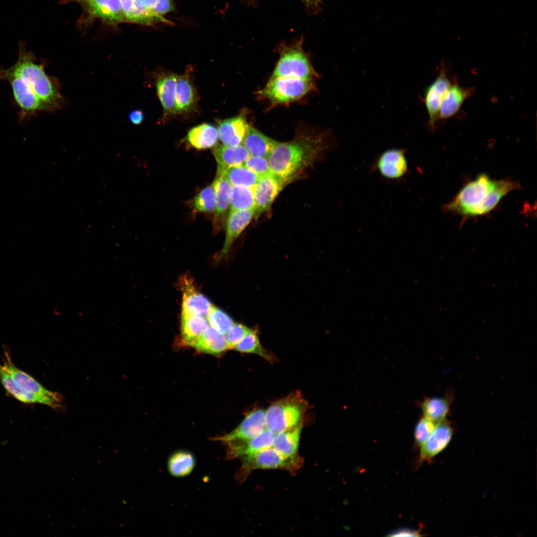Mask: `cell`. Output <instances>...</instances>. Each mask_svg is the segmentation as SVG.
Here are the masks:
<instances>
[{"label": "cell", "mask_w": 537, "mask_h": 537, "mask_svg": "<svg viewBox=\"0 0 537 537\" xmlns=\"http://www.w3.org/2000/svg\"><path fill=\"white\" fill-rule=\"evenodd\" d=\"M186 139L192 147L198 150L211 148L216 145L218 139L217 129L211 124L198 125L189 131Z\"/></svg>", "instance_id": "24"}, {"label": "cell", "mask_w": 537, "mask_h": 537, "mask_svg": "<svg viewBox=\"0 0 537 537\" xmlns=\"http://www.w3.org/2000/svg\"><path fill=\"white\" fill-rule=\"evenodd\" d=\"M321 140L303 135L288 142H278L268 157L271 173L285 180L312 163L321 152Z\"/></svg>", "instance_id": "2"}, {"label": "cell", "mask_w": 537, "mask_h": 537, "mask_svg": "<svg viewBox=\"0 0 537 537\" xmlns=\"http://www.w3.org/2000/svg\"><path fill=\"white\" fill-rule=\"evenodd\" d=\"M255 214V208L230 210L226 221L225 239L219 258L227 254L233 242L250 223Z\"/></svg>", "instance_id": "16"}, {"label": "cell", "mask_w": 537, "mask_h": 537, "mask_svg": "<svg viewBox=\"0 0 537 537\" xmlns=\"http://www.w3.org/2000/svg\"><path fill=\"white\" fill-rule=\"evenodd\" d=\"M0 382L11 396L26 404H41L50 406L43 398L31 394L19 388L8 374L2 364L0 363Z\"/></svg>", "instance_id": "29"}, {"label": "cell", "mask_w": 537, "mask_h": 537, "mask_svg": "<svg viewBox=\"0 0 537 537\" xmlns=\"http://www.w3.org/2000/svg\"><path fill=\"white\" fill-rule=\"evenodd\" d=\"M179 286L182 292V311L205 317L212 304L196 289L192 279L182 276Z\"/></svg>", "instance_id": "14"}, {"label": "cell", "mask_w": 537, "mask_h": 537, "mask_svg": "<svg viewBox=\"0 0 537 537\" xmlns=\"http://www.w3.org/2000/svg\"><path fill=\"white\" fill-rule=\"evenodd\" d=\"M6 70L20 77L51 109L57 106L60 95L54 83L46 74L43 65L36 63L32 53L24 47H20L16 63Z\"/></svg>", "instance_id": "3"}, {"label": "cell", "mask_w": 537, "mask_h": 537, "mask_svg": "<svg viewBox=\"0 0 537 537\" xmlns=\"http://www.w3.org/2000/svg\"><path fill=\"white\" fill-rule=\"evenodd\" d=\"M194 204L196 210L199 212H210L215 209V193L213 184L197 194Z\"/></svg>", "instance_id": "37"}, {"label": "cell", "mask_w": 537, "mask_h": 537, "mask_svg": "<svg viewBox=\"0 0 537 537\" xmlns=\"http://www.w3.org/2000/svg\"><path fill=\"white\" fill-rule=\"evenodd\" d=\"M450 84L446 71L442 68L437 77L424 91V101L429 115V124L432 130L435 129L437 121L440 119L442 101Z\"/></svg>", "instance_id": "12"}, {"label": "cell", "mask_w": 537, "mask_h": 537, "mask_svg": "<svg viewBox=\"0 0 537 537\" xmlns=\"http://www.w3.org/2000/svg\"><path fill=\"white\" fill-rule=\"evenodd\" d=\"M251 329L240 323H234L224 335L227 350L234 349L236 346Z\"/></svg>", "instance_id": "39"}, {"label": "cell", "mask_w": 537, "mask_h": 537, "mask_svg": "<svg viewBox=\"0 0 537 537\" xmlns=\"http://www.w3.org/2000/svg\"><path fill=\"white\" fill-rule=\"evenodd\" d=\"M157 0H145L146 5L148 9L152 10Z\"/></svg>", "instance_id": "46"}, {"label": "cell", "mask_w": 537, "mask_h": 537, "mask_svg": "<svg viewBox=\"0 0 537 537\" xmlns=\"http://www.w3.org/2000/svg\"><path fill=\"white\" fill-rule=\"evenodd\" d=\"M190 347L197 351L215 356L227 350L225 335L209 326Z\"/></svg>", "instance_id": "22"}, {"label": "cell", "mask_w": 537, "mask_h": 537, "mask_svg": "<svg viewBox=\"0 0 537 537\" xmlns=\"http://www.w3.org/2000/svg\"><path fill=\"white\" fill-rule=\"evenodd\" d=\"M7 81L11 86L13 95L20 109L21 116L24 117L37 111L50 110L19 77L0 68V81Z\"/></svg>", "instance_id": "9"}, {"label": "cell", "mask_w": 537, "mask_h": 537, "mask_svg": "<svg viewBox=\"0 0 537 537\" xmlns=\"http://www.w3.org/2000/svg\"><path fill=\"white\" fill-rule=\"evenodd\" d=\"M312 73L309 61L298 43L282 51L270 79L290 77L310 80Z\"/></svg>", "instance_id": "8"}, {"label": "cell", "mask_w": 537, "mask_h": 537, "mask_svg": "<svg viewBox=\"0 0 537 537\" xmlns=\"http://www.w3.org/2000/svg\"><path fill=\"white\" fill-rule=\"evenodd\" d=\"M307 403L298 392L273 402L266 411V428L276 434L302 423Z\"/></svg>", "instance_id": "4"}, {"label": "cell", "mask_w": 537, "mask_h": 537, "mask_svg": "<svg viewBox=\"0 0 537 537\" xmlns=\"http://www.w3.org/2000/svg\"><path fill=\"white\" fill-rule=\"evenodd\" d=\"M210 327L225 335L235 323L224 311L212 305L206 317Z\"/></svg>", "instance_id": "36"}, {"label": "cell", "mask_w": 537, "mask_h": 537, "mask_svg": "<svg viewBox=\"0 0 537 537\" xmlns=\"http://www.w3.org/2000/svg\"><path fill=\"white\" fill-rule=\"evenodd\" d=\"M266 428V411L254 410L248 414L243 421L230 433L213 438L226 447L244 443L259 435Z\"/></svg>", "instance_id": "10"}, {"label": "cell", "mask_w": 537, "mask_h": 537, "mask_svg": "<svg viewBox=\"0 0 537 537\" xmlns=\"http://www.w3.org/2000/svg\"><path fill=\"white\" fill-rule=\"evenodd\" d=\"M302 1L308 7L316 9L319 7L321 0H302Z\"/></svg>", "instance_id": "45"}, {"label": "cell", "mask_w": 537, "mask_h": 537, "mask_svg": "<svg viewBox=\"0 0 537 537\" xmlns=\"http://www.w3.org/2000/svg\"><path fill=\"white\" fill-rule=\"evenodd\" d=\"M376 167L380 174L387 179H400L408 169L405 152L396 148L384 151L378 157Z\"/></svg>", "instance_id": "15"}, {"label": "cell", "mask_w": 537, "mask_h": 537, "mask_svg": "<svg viewBox=\"0 0 537 537\" xmlns=\"http://www.w3.org/2000/svg\"><path fill=\"white\" fill-rule=\"evenodd\" d=\"M177 76L164 75L160 76L156 82V89L165 112L167 114L176 113L175 93Z\"/></svg>", "instance_id": "28"}, {"label": "cell", "mask_w": 537, "mask_h": 537, "mask_svg": "<svg viewBox=\"0 0 537 537\" xmlns=\"http://www.w3.org/2000/svg\"><path fill=\"white\" fill-rule=\"evenodd\" d=\"M212 152L218 164L217 171L244 165L251 156L242 144L235 146L219 145L214 148Z\"/></svg>", "instance_id": "19"}, {"label": "cell", "mask_w": 537, "mask_h": 537, "mask_svg": "<svg viewBox=\"0 0 537 537\" xmlns=\"http://www.w3.org/2000/svg\"><path fill=\"white\" fill-rule=\"evenodd\" d=\"M302 1V0H301Z\"/></svg>", "instance_id": "47"}, {"label": "cell", "mask_w": 537, "mask_h": 537, "mask_svg": "<svg viewBox=\"0 0 537 537\" xmlns=\"http://www.w3.org/2000/svg\"><path fill=\"white\" fill-rule=\"evenodd\" d=\"M449 407V401L446 398H428L422 403L424 417L436 423L446 420Z\"/></svg>", "instance_id": "33"}, {"label": "cell", "mask_w": 537, "mask_h": 537, "mask_svg": "<svg viewBox=\"0 0 537 537\" xmlns=\"http://www.w3.org/2000/svg\"><path fill=\"white\" fill-rule=\"evenodd\" d=\"M274 436L272 432L266 428L257 437L244 443L226 447L227 458L238 457L241 459L271 447Z\"/></svg>", "instance_id": "18"}, {"label": "cell", "mask_w": 537, "mask_h": 537, "mask_svg": "<svg viewBox=\"0 0 537 537\" xmlns=\"http://www.w3.org/2000/svg\"><path fill=\"white\" fill-rule=\"evenodd\" d=\"M2 364L16 385L23 390L41 397L47 400L50 407L58 409L62 407L63 398L61 395L45 388L32 376L18 368L13 363L9 350L4 347Z\"/></svg>", "instance_id": "7"}, {"label": "cell", "mask_w": 537, "mask_h": 537, "mask_svg": "<svg viewBox=\"0 0 537 537\" xmlns=\"http://www.w3.org/2000/svg\"><path fill=\"white\" fill-rule=\"evenodd\" d=\"M195 100V91L190 80L187 76H177L175 93L176 112L181 113L188 111L194 105Z\"/></svg>", "instance_id": "30"}, {"label": "cell", "mask_w": 537, "mask_h": 537, "mask_svg": "<svg viewBox=\"0 0 537 537\" xmlns=\"http://www.w3.org/2000/svg\"><path fill=\"white\" fill-rule=\"evenodd\" d=\"M240 459L242 465L236 474V478L238 482L243 481L254 469H285L294 470L298 468L302 462L298 456H285L273 447Z\"/></svg>", "instance_id": "5"}, {"label": "cell", "mask_w": 537, "mask_h": 537, "mask_svg": "<svg viewBox=\"0 0 537 537\" xmlns=\"http://www.w3.org/2000/svg\"><path fill=\"white\" fill-rule=\"evenodd\" d=\"M120 2L126 19V17L129 14L133 7L134 0H120Z\"/></svg>", "instance_id": "44"}, {"label": "cell", "mask_w": 537, "mask_h": 537, "mask_svg": "<svg viewBox=\"0 0 537 537\" xmlns=\"http://www.w3.org/2000/svg\"><path fill=\"white\" fill-rule=\"evenodd\" d=\"M519 187L509 180H494L481 174L466 184L446 208L465 216L483 215L492 210L502 198Z\"/></svg>", "instance_id": "1"}, {"label": "cell", "mask_w": 537, "mask_h": 537, "mask_svg": "<svg viewBox=\"0 0 537 537\" xmlns=\"http://www.w3.org/2000/svg\"><path fill=\"white\" fill-rule=\"evenodd\" d=\"M302 424L275 434L272 447L283 455L296 457Z\"/></svg>", "instance_id": "25"}, {"label": "cell", "mask_w": 537, "mask_h": 537, "mask_svg": "<svg viewBox=\"0 0 537 537\" xmlns=\"http://www.w3.org/2000/svg\"><path fill=\"white\" fill-rule=\"evenodd\" d=\"M278 142L248 125L243 144L251 156L268 158Z\"/></svg>", "instance_id": "21"}, {"label": "cell", "mask_w": 537, "mask_h": 537, "mask_svg": "<svg viewBox=\"0 0 537 537\" xmlns=\"http://www.w3.org/2000/svg\"><path fill=\"white\" fill-rule=\"evenodd\" d=\"M174 9L175 4L173 0H157L152 8L155 13L162 16Z\"/></svg>", "instance_id": "41"}, {"label": "cell", "mask_w": 537, "mask_h": 537, "mask_svg": "<svg viewBox=\"0 0 537 537\" xmlns=\"http://www.w3.org/2000/svg\"><path fill=\"white\" fill-rule=\"evenodd\" d=\"M311 88L310 80L279 77L270 79L259 93L273 103H284L301 98Z\"/></svg>", "instance_id": "6"}, {"label": "cell", "mask_w": 537, "mask_h": 537, "mask_svg": "<svg viewBox=\"0 0 537 537\" xmlns=\"http://www.w3.org/2000/svg\"><path fill=\"white\" fill-rule=\"evenodd\" d=\"M85 3L93 15L112 22L126 20L120 0H77Z\"/></svg>", "instance_id": "23"}, {"label": "cell", "mask_w": 537, "mask_h": 537, "mask_svg": "<svg viewBox=\"0 0 537 537\" xmlns=\"http://www.w3.org/2000/svg\"><path fill=\"white\" fill-rule=\"evenodd\" d=\"M128 117L132 123L135 125H139L141 124L143 120V113L139 110H134L130 112Z\"/></svg>", "instance_id": "43"}, {"label": "cell", "mask_w": 537, "mask_h": 537, "mask_svg": "<svg viewBox=\"0 0 537 537\" xmlns=\"http://www.w3.org/2000/svg\"><path fill=\"white\" fill-rule=\"evenodd\" d=\"M436 423L423 417L417 422L414 430V439L416 445L421 447L434 431Z\"/></svg>", "instance_id": "38"}, {"label": "cell", "mask_w": 537, "mask_h": 537, "mask_svg": "<svg viewBox=\"0 0 537 537\" xmlns=\"http://www.w3.org/2000/svg\"><path fill=\"white\" fill-rule=\"evenodd\" d=\"M217 174L226 177L232 185L249 187H254L260 177L244 165L217 171Z\"/></svg>", "instance_id": "32"}, {"label": "cell", "mask_w": 537, "mask_h": 537, "mask_svg": "<svg viewBox=\"0 0 537 537\" xmlns=\"http://www.w3.org/2000/svg\"><path fill=\"white\" fill-rule=\"evenodd\" d=\"M248 124L242 114L220 121L218 126V134L224 145L235 146L241 145L245 138Z\"/></svg>", "instance_id": "17"}, {"label": "cell", "mask_w": 537, "mask_h": 537, "mask_svg": "<svg viewBox=\"0 0 537 537\" xmlns=\"http://www.w3.org/2000/svg\"><path fill=\"white\" fill-rule=\"evenodd\" d=\"M453 434L450 423L446 420L436 424L428 439L420 447L419 461H430L449 445Z\"/></svg>", "instance_id": "13"}, {"label": "cell", "mask_w": 537, "mask_h": 537, "mask_svg": "<svg viewBox=\"0 0 537 537\" xmlns=\"http://www.w3.org/2000/svg\"><path fill=\"white\" fill-rule=\"evenodd\" d=\"M213 185L215 193V211L216 218L221 220L230 208V191L232 184L224 176L218 175Z\"/></svg>", "instance_id": "31"}, {"label": "cell", "mask_w": 537, "mask_h": 537, "mask_svg": "<svg viewBox=\"0 0 537 537\" xmlns=\"http://www.w3.org/2000/svg\"><path fill=\"white\" fill-rule=\"evenodd\" d=\"M181 336L182 343L190 346L209 326L205 317L181 311Z\"/></svg>", "instance_id": "26"}, {"label": "cell", "mask_w": 537, "mask_h": 537, "mask_svg": "<svg viewBox=\"0 0 537 537\" xmlns=\"http://www.w3.org/2000/svg\"><path fill=\"white\" fill-rule=\"evenodd\" d=\"M242 353L257 355L269 362L274 361V358L261 345L256 332L251 330L234 349Z\"/></svg>", "instance_id": "35"}, {"label": "cell", "mask_w": 537, "mask_h": 537, "mask_svg": "<svg viewBox=\"0 0 537 537\" xmlns=\"http://www.w3.org/2000/svg\"><path fill=\"white\" fill-rule=\"evenodd\" d=\"M473 92L469 88H463L457 84H451L443 98L440 111V119H446L455 114L463 102Z\"/></svg>", "instance_id": "20"}, {"label": "cell", "mask_w": 537, "mask_h": 537, "mask_svg": "<svg viewBox=\"0 0 537 537\" xmlns=\"http://www.w3.org/2000/svg\"><path fill=\"white\" fill-rule=\"evenodd\" d=\"M255 208L253 187L232 185L230 191V210Z\"/></svg>", "instance_id": "34"}, {"label": "cell", "mask_w": 537, "mask_h": 537, "mask_svg": "<svg viewBox=\"0 0 537 537\" xmlns=\"http://www.w3.org/2000/svg\"><path fill=\"white\" fill-rule=\"evenodd\" d=\"M244 165L260 177L271 173L268 158L266 157L251 155Z\"/></svg>", "instance_id": "40"}, {"label": "cell", "mask_w": 537, "mask_h": 537, "mask_svg": "<svg viewBox=\"0 0 537 537\" xmlns=\"http://www.w3.org/2000/svg\"><path fill=\"white\" fill-rule=\"evenodd\" d=\"M195 465L193 454L186 450H178L172 453L167 462L169 473L173 476L182 477L189 475Z\"/></svg>", "instance_id": "27"}, {"label": "cell", "mask_w": 537, "mask_h": 537, "mask_svg": "<svg viewBox=\"0 0 537 537\" xmlns=\"http://www.w3.org/2000/svg\"><path fill=\"white\" fill-rule=\"evenodd\" d=\"M388 536L390 537H420L422 535L418 531L402 529L396 530Z\"/></svg>", "instance_id": "42"}, {"label": "cell", "mask_w": 537, "mask_h": 537, "mask_svg": "<svg viewBox=\"0 0 537 537\" xmlns=\"http://www.w3.org/2000/svg\"><path fill=\"white\" fill-rule=\"evenodd\" d=\"M286 182L271 173L260 177L253 187L256 217L269 209Z\"/></svg>", "instance_id": "11"}]
</instances>
